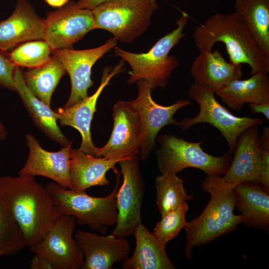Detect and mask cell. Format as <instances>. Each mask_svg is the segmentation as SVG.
<instances>
[{
    "mask_svg": "<svg viewBox=\"0 0 269 269\" xmlns=\"http://www.w3.org/2000/svg\"><path fill=\"white\" fill-rule=\"evenodd\" d=\"M0 200L19 226L29 248L44 237L59 217L51 196L34 176L0 177Z\"/></svg>",
    "mask_w": 269,
    "mask_h": 269,
    "instance_id": "1",
    "label": "cell"
},
{
    "mask_svg": "<svg viewBox=\"0 0 269 269\" xmlns=\"http://www.w3.org/2000/svg\"><path fill=\"white\" fill-rule=\"evenodd\" d=\"M193 36L200 52L212 51L214 45L221 42L225 44L230 62L237 65L248 64L251 75L269 72V55L260 48L235 12L212 15L196 27Z\"/></svg>",
    "mask_w": 269,
    "mask_h": 269,
    "instance_id": "2",
    "label": "cell"
},
{
    "mask_svg": "<svg viewBox=\"0 0 269 269\" xmlns=\"http://www.w3.org/2000/svg\"><path fill=\"white\" fill-rule=\"evenodd\" d=\"M235 185L226 182L221 176L207 175L202 189L209 192L211 198L199 216L187 222L185 254L192 259L194 247L203 245L235 230L244 223L243 216L233 213L236 206Z\"/></svg>",
    "mask_w": 269,
    "mask_h": 269,
    "instance_id": "3",
    "label": "cell"
},
{
    "mask_svg": "<svg viewBox=\"0 0 269 269\" xmlns=\"http://www.w3.org/2000/svg\"><path fill=\"white\" fill-rule=\"evenodd\" d=\"M121 172L117 174V181L111 193L103 197L87 194L65 188L56 182H50L45 188L50 194L59 216L68 215L75 218L76 223L86 225L102 235L110 227L115 226L118 219L116 196L120 185Z\"/></svg>",
    "mask_w": 269,
    "mask_h": 269,
    "instance_id": "4",
    "label": "cell"
},
{
    "mask_svg": "<svg viewBox=\"0 0 269 269\" xmlns=\"http://www.w3.org/2000/svg\"><path fill=\"white\" fill-rule=\"evenodd\" d=\"M188 20V14L183 12L176 21V27L160 38L146 53H134L117 45L114 47V55L128 62L132 68L128 84L143 79L152 90L167 86L172 72L179 65L178 59L169 53L185 36L183 31Z\"/></svg>",
    "mask_w": 269,
    "mask_h": 269,
    "instance_id": "5",
    "label": "cell"
},
{
    "mask_svg": "<svg viewBox=\"0 0 269 269\" xmlns=\"http://www.w3.org/2000/svg\"><path fill=\"white\" fill-rule=\"evenodd\" d=\"M156 0H108L92 9L95 29L111 32L123 43L139 37L157 9Z\"/></svg>",
    "mask_w": 269,
    "mask_h": 269,
    "instance_id": "6",
    "label": "cell"
},
{
    "mask_svg": "<svg viewBox=\"0 0 269 269\" xmlns=\"http://www.w3.org/2000/svg\"><path fill=\"white\" fill-rule=\"evenodd\" d=\"M160 147L156 152L158 168L160 173L177 174L187 167L199 169L207 175H225L230 164L229 153L217 157L203 150V141L189 142L173 135L161 134L158 139Z\"/></svg>",
    "mask_w": 269,
    "mask_h": 269,
    "instance_id": "7",
    "label": "cell"
},
{
    "mask_svg": "<svg viewBox=\"0 0 269 269\" xmlns=\"http://www.w3.org/2000/svg\"><path fill=\"white\" fill-rule=\"evenodd\" d=\"M188 96L199 106V111L194 117L183 119L178 126L186 131L192 126L206 123L217 128L226 139L229 152H234L239 135L247 129L264 124L261 118L237 117L219 103L215 98V93L195 83L190 87Z\"/></svg>",
    "mask_w": 269,
    "mask_h": 269,
    "instance_id": "8",
    "label": "cell"
},
{
    "mask_svg": "<svg viewBox=\"0 0 269 269\" xmlns=\"http://www.w3.org/2000/svg\"><path fill=\"white\" fill-rule=\"evenodd\" d=\"M139 161L137 155L118 162L123 180L117 193L118 219L111 233L118 238L130 236L141 222V208L145 187Z\"/></svg>",
    "mask_w": 269,
    "mask_h": 269,
    "instance_id": "9",
    "label": "cell"
},
{
    "mask_svg": "<svg viewBox=\"0 0 269 269\" xmlns=\"http://www.w3.org/2000/svg\"><path fill=\"white\" fill-rule=\"evenodd\" d=\"M138 87L137 97L129 101L137 112L141 127L140 158L145 160L153 150L155 140L160 130L168 125H178L173 116L180 108L191 104L189 100H178L173 104L164 106L155 103L152 99V89L144 80L136 82Z\"/></svg>",
    "mask_w": 269,
    "mask_h": 269,
    "instance_id": "10",
    "label": "cell"
},
{
    "mask_svg": "<svg viewBox=\"0 0 269 269\" xmlns=\"http://www.w3.org/2000/svg\"><path fill=\"white\" fill-rule=\"evenodd\" d=\"M95 29L92 10L79 7L74 1L49 11L44 19L43 40L52 50L70 48Z\"/></svg>",
    "mask_w": 269,
    "mask_h": 269,
    "instance_id": "11",
    "label": "cell"
},
{
    "mask_svg": "<svg viewBox=\"0 0 269 269\" xmlns=\"http://www.w3.org/2000/svg\"><path fill=\"white\" fill-rule=\"evenodd\" d=\"M75 217L60 216L44 237L30 248L46 258L53 269H81L84 255L74 237Z\"/></svg>",
    "mask_w": 269,
    "mask_h": 269,
    "instance_id": "12",
    "label": "cell"
},
{
    "mask_svg": "<svg viewBox=\"0 0 269 269\" xmlns=\"http://www.w3.org/2000/svg\"><path fill=\"white\" fill-rule=\"evenodd\" d=\"M113 128L105 145L98 148V157L124 159L140 151L141 127L139 116L129 101H118L113 110Z\"/></svg>",
    "mask_w": 269,
    "mask_h": 269,
    "instance_id": "13",
    "label": "cell"
},
{
    "mask_svg": "<svg viewBox=\"0 0 269 269\" xmlns=\"http://www.w3.org/2000/svg\"><path fill=\"white\" fill-rule=\"evenodd\" d=\"M117 40L110 38L100 46L85 50L70 48L52 50L69 75L71 83L70 97L63 107H69L88 96V90L93 82L92 68L95 63L117 45Z\"/></svg>",
    "mask_w": 269,
    "mask_h": 269,
    "instance_id": "14",
    "label": "cell"
},
{
    "mask_svg": "<svg viewBox=\"0 0 269 269\" xmlns=\"http://www.w3.org/2000/svg\"><path fill=\"white\" fill-rule=\"evenodd\" d=\"M124 60L114 68L106 67L100 86L91 96L69 107H61L54 112L56 117L61 126H70L77 129L82 136V141L79 149L93 155L98 156V148L94 144L91 137V125L94 113L96 111L98 99L105 87L115 75L120 73L123 69Z\"/></svg>",
    "mask_w": 269,
    "mask_h": 269,
    "instance_id": "15",
    "label": "cell"
},
{
    "mask_svg": "<svg viewBox=\"0 0 269 269\" xmlns=\"http://www.w3.org/2000/svg\"><path fill=\"white\" fill-rule=\"evenodd\" d=\"M28 154L19 175L41 176L48 178L62 186L72 189L70 176V152L72 143L57 151L43 149L31 134L25 135Z\"/></svg>",
    "mask_w": 269,
    "mask_h": 269,
    "instance_id": "16",
    "label": "cell"
},
{
    "mask_svg": "<svg viewBox=\"0 0 269 269\" xmlns=\"http://www.w3.org/2000/svg\"><path fill=\"white\" fill-rule=\"evenodd\" d=\"M74 237L84 255L81 269H111L116 263L123 262L131 250L126 238L112 234L99 235L78 230Z\"/></svg>",
    "mask_w": 269,
    "mask_h": 269,
    "instance_id": "17",
    "label": "cell"
},
{
    "mask_svg": "<svg viewBox=\"0 0 269 269\" xmlns=\"http://www.w3.org/2000/svg\"><path fill=\"white\" fill-rule=\"evenodd\" d=\"M257 126L247 129L237 138L234 156L223 176L226 182L235 185L246 182L260 183L262 155Z\"/></svg>",
    "mask_w": 269,
    "mask_h": 269,
    "instance_id": "18",
    "label": "cell"
},
{
    "mask_svg": "<svg viewBox=\"0 0 269 269\" xmlns=\"http://www.w3.org/2000/svg\"><path fill=\"white\" fill-rule=\"evenodd\" d=\"M44 19L27 0H18L12 14L0 22V50L5 51L22 42L43 40Z\"/></svg>",
    "mask_w": 269,
    "mask_h": 269,
    "instance_id": "19",
    "label": "cell"
},
{
    "mask_svg": "<svg viewBox=\"0 0 269 269\" xmlns=\"http://www.w3.org/2000/svg\"><path fill=\"white\" fill-rule=\"evenodd\" d=\"M190 74L195 84L215 92L243 77L242 64L227 62L218 50L204 51L194 59Z\"/></svg>",
    "mask_w": 269,
    "mask_h": 269,
    "instance_id": "20",
    "label": "cell"
},
{
    "mask_svg": "<svg viewBox=\"0 0 269 269\" xmlns=\"http://www.w3.org/2000/svg\"><path fill=\"white\" fill-rule=\"evenodd\" d=\"M123 159L95 157L79 148H71L69 172L72 189L83 191L94 186L108 185L109 181L106 178L107 172L112 169L117 175L119 171L116 168V165Z\"/></svg>",
    "mask_w": 269,
    "mask_h": 269,
    "instance_id": "21",
    "label": "cell"
},
{
    "mask_svg": "<svg viewBox=\"0 0 269 269\" xmlns=\"http://www.w3.org/2000/svg\"><path fill=\"white\" fill-rule=\"evenodd\" d=\"M14 80L16 90L36 127L62 147L72 142V140L70 141L64 135L58 127L54 111L35 97L27 88L23 80V73L18 67L15 68Z\"/></svg>",
    "mask_w": 269,
    "mask_h": 269,
    "instance_id": "22",
    "label": "cell"
},
{
    "mask_svg": "<svg viewBox=\"0 0 269 269\" xmlns=\"http://www.w3.org/2000/svg\"><path fill=\"white\" fill-rule=\"evenodd\" d=\"M135 239V250L123 262L124 269H175L163 246L140 222L133 234Z\"/></svg>",
    "mask_w": 269,
    "mask_h": 269,
    "instance_id": "23",
    "label": "cell"
},
{
    "mask_svg": "<svg viewBox=\"0 0 269 269\" xmlns=\"http://www.w3.org/2000/svg\"><path fill=\"white\" fill-rule=\"evenodd\" d=\"M223 103L240 111L246 103L269 102V77L259 73L246 80L236 79L215 92Z\"/></svg>",
    "mask_w": 269,
    "mask_h": 269,
    "instance_id": "24",
    "label": "cell"
},
{
    "mask_svg": "<svg viewBox=\"0 0 269 269\" xmlns=\"http://www.w3.org/2000/svg\"><path fill=\"white\" fill-rule=\"evenodd\" d=\"M260 184L246 182L235 185L236 206L241 212L243 223L267 230L269 227V190Z\"/></svg>",
    "mask_w": 269,
    "mask_h": 269,
    "instance_id": "25",
    "label": "cell"
},
{
    "mask_svg": "<svg viewBox=\"0 0 269 269\" xmlns=\"http://www.w3.org/2000/svg\"><path fill=\"white\" fill-rule=\"evenodd\" d=\"M234 8L259 46L269 55V0H235Z\"/></svg>",
    "mask_w": 269,
    "mask_h": 269,
    "instance_id": "26",
    "label": "cell"
},
{
    "mask_svg": "<svg viewBox=\"0 0 269 269\" xmlns=\"http://www.w3.org/2000/svg\"><path fill=\"white\" fill-rule=\"evenodd\" d=\"M66 72L61 61L53 55L46 63L28 68L23 78L32 93L50 107L52 94Z\"/></svg>",
    "mask_w": 269,
    "mask_h": 269,
    "instance_id": "27",
    "label": "cell"
},
{
    "mask_svg": "<svg viewBox=\"0 0 269 269\" xmlns=\"http://www.w3.org/2000/svg\"><path fill=\"white\" fill-rule=\"evenodd\" d=\"M155 187L156 204L161 216L193 198L186 192L183 180L176 173H164L156 177Z\"/></svg>",
    "mask_w": 269,
    "mask_h": 269,
    "instance_id": "28",
    "label": "cell"
},
{
    "mask_svg": "<svg viewBox=\"0 0 269 269\" xmlns=\"http://www.w3.org/2000/svg\"><path fill=\"white\" fill-rule=\"evenodd\" d=\"M27 247L23 233L7 207L0 200V251L13 256Z\"/></svg>",
    "mask_w": 269,
    "mask_h": 269,
    "instance_id": "29",
    "label": "cell"
},
{
    "mask_svg": "<svg viewBox=\"0 0 269 269\" xmlns=\"http://www.w3.org/2000/svg\"><path fill=\"white\" fill-rule=\"evenodd\" d=\"M52 50L44 40L26 41L14 48L8 55L17 66L35 68L46 63Z\"/></svg>",
    "mask_w": 269,
    "mask_h": 269,
    "instance_id": "30",
    "label": "cell"
},
{
    "mask_svg": "<svg viewBox=\"0 0 269 269\" xmlns=\"http://www.w3.org/2000/svg\"><path fill=\"white\" fill-rule=\"evenodd\" d=\"M188 209V204H183L162 215L161 220L156 223L152 233L165 247L184 229L187 223L185 216Z\"/></svg>",
    "mask_w": 269,
    "mask_h": 269,
    "instance_id": "31",
    "label": "cell"
},
{
    "mask_svg": "<svg viewBox=\"0 0 269 269\" xmlns=\"http://www.w3.org/2000/svg\"><path fill=\"white\" fill-rule=\"evenodd\" d=\"M0 50V87L16 91L14 80V73L16 66Z\"/></svg>",
    "mask_w": 269,
    "mask_h": 269,
    "instance_id": "32",
    "label": "cell"
},
{
    "mask_svg": "<svg viewBox=\"0 0 269 269\" xmlns=\"http://www.w3.org/2000/svg\"><path fill=\"white\" fill-rule=\"evenodd\" d=\"M262 168L260 183L269 189V148H262Z\"/></svg>",
    "mask_w": 269,
    "mask_h": 269,
    "instance_id": "33",
    "label": "cell"
},
{
    "mask_svg": "<svg viewBox=\"0 0 269 269\" xmlns=\"http://www.w3.org/2000/svg\"><path fill=\"white\" fill-rule=\"evenodd\" d=\"M31 269H53L49 261L43 256L35 254L30 260Z\"/></svg>",
    "mask_w": 269,
    "mask_h": 269,
    "instance_id": "34",
    "label": "cell"
},
{
    "mask_svg": "<svg viewBox=\"0 0 269 269\" xmlns=\"http://www.w3.org/2000/svg\"><path fill=\"white\" fill-rule=\"evenodd\" d=\"M251 112L253 114H263L269 120V102L249 104Z\"/></svg>",
    "mask_w": 269,
    "mask_h": 269,
    "instance_id": "35",
    "label": "cell"
},
{
    "mask_svg": "<svg viewBox=\"0 0 269 269\" xmlns=\"http://www.w3.org/2000/svg\"><path fill=\"white\" fill-rule=\"evenodd\" d=\"M108 0H79L76 2L77 6L81 8L92 10L94 7Z\"/></svg>",
    "mask_w": 269,
    "mask_h": 269,
    "instance_id": "36",
    "label": "cell"
},
{
    "mask_svg": "<svg viewBox=\"0 0 269 269\" xmlns=\"http://www.w3.org/2000/svg\"><path fill=\"white\" fill-rule=\"evenodd\" d=\"M260 140L262 148H269V129L268 126H266L263 130Z\"/></svg>",
    "mask_w": 269,
    "mask_h": 269,
    "instance_id": "37",
    "label": "cell"
},
{
    "mask_svg": "<svg viewBox=\"0 0 269 269\" xmlns=\"http://www.w3.org/2000/svg\"><path fill=\"white\" fill-rule=\"evenodd\" d=\"M45 1L52 7L59 8L67 3L69 0H45Z\"/></svg>",
    "mask_w": 269,
    "mask_h": 269,
    "instance_id": "38",
    "label": "cell"
},
{
    "mask_svg": "<svg viewBox=\"0 0 269 269\" xmlns=\"http://www.w3.org/2000/svg\"><path fill=\"white\" fill-rule=\"evenodd\" d=\"M7 134L8 133L5 126L0 121V140L5 139L7 135Z\"/></svg>",
    "mask_w": 269,
    "mask_h": 269,
    "instance_id": "39",
    "label": "cell"
},
{
    "mask_svg": "<svg viewBox=\"0 0 269 269\" xmlns=\"http://www.w3.org/2000/svg\"><path fill=\"white\" fill-rule=\"evenodd\" d=\"M1 256H3V254L2 252L0 251V257Z\"/></svg>",
    "mask_w": 269,
    "mask_h": 269,
    "instance_id": "40",
    "label": "cell"
}]
</instances>
